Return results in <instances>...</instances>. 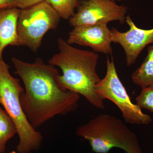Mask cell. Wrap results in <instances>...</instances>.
I'll list each match as a JSON object with an SVG mask.
<instances>
[{
  "instance_id": "obj_17",
  "label": "cell",
  "mask_w": 153,
  "mask_h": 153,
  "mask_svg": "<svg viewBox=\"0 0 153 153\" xmlns=\"http://www.w3.org/2000/svg\"><path fill=\"white\" fill-rule=\"evenodd\" d=\"M112 1H128V0H112Z\"/></svg>"
},
{
  "instance_id": "obj_15",
  "label": "cell",
  "mask_w": 153,
  "mask_h": 153,
  "mask_svg": "<svg viewBox=\"0 0 153 153\" xmlns=\"http://www.w3.org/2000/svg\"><path fill=\"white\" fill-rule=\"evenodd\" d=\"M44 1L45 0H15L16 7L21 10L27 8Z\"/></svg>"
},
{
  "instance_id": "obj_2",
  "label": "cell",
  "mask_w": 153,
  "mask_h": 153,
  "mask_svg": "<svg viewBox=\"0 0 153 153\" xmlns=\"http://www.w3.org/2000/svg\"><path fill=\"white\" fill-rule=\"evenodd\" d=\"M57 45L59 52L52 56L49 63L62 70L59 77L61 85L84 97L97 108L104 109L103 100L95 91L96 85L101 79L97 71L98 54L74 48L61 38L57 40Z\"/></svg>"
},
{
  "instance_id": "obj_12",
  "label": "cell",
  "mask_w": 153,
  "mask_h": 153,
  "mask_svg": "<svg viewBox=\"0 0 153 153\" xmlns=\"http://www.w3.org/2000/svg\"><path fill=\"white\" fill-rule=\"evenodd\" d=\"M16 134V125L5 111L0 106V153L4 152L7 143Z\"/></svg>"
},
{
  "instance_id": "obj_13",
  "label": "cell",
  "mask_w": 153,
  "mask_h": 153,
  "mask_svg": "<svg viewBox=\"0 0 153 153\" xmlns=\"http://www.w3.org/2000/svg\"><path fill=\"white\" fill-rule=\"evenodd\" d=\"M58 13L60 18L69 19L79 6V0H45Z\"/></svg>"
},
{
  "instance_id": "obj_7",
  "label": "cell",
  "mask_w": 153,
  "mask_h": 153,
  "mask_svg": "<svg viewBox=\"0 0 153 153\" xmlns=\"http://www.w3.org/2000/svg\"><path fill=\"white\" fill-rule=\"evenodd\" d=\"M128 7L112 0H82L76 12L68 20L73 27L94 25H107L109 22H126Z\"/></svg>"
},
{
  "instance_id": "obj_11",
  "label": "cell",
  "mask_w": 153,
  "mask_h": 153,
  "mask_svg": "<svg viewBox=\"0 0 153 153\" xmlns=\"http://www.w3.org/2000/svg\"><path fill=\"white\" fill-rule=\"evenodd\" d=\"M148 54L141 65L132 74L133 82L142 88L153 84V45L149 46Z\"/></svg>"
},
{
  "instance_id": "obj_10",
  "label": "cell",
  "mask_w": 153,
  "mask_h": 153,
  "mask_svg": "<svg viewBox=\"0 0 153 153\" xmlns=\"http://www.w3.org/2000/svg\"><path fill=\"white\" fill-rule=\"evenodd\" d=\"M21 9L13 7L0 9V59L8 46H18L17 25Z\"/></svg>"
},
{
  "instance_id": "obj_16",
  "label": "cell",
  "mask_w": 153,
  "mask_h": 153,
  "mask_svg": "<svg viewBox=\"0 0 153 153\" xmlns=\"http://www.w3.org/2000/svg\"><path fill=\"white\" fill-rule=\"evenodd\" d=\"M16 7L15 0H0V9Z\"/></svg>"
},
{
  "instance_id": "obj_1",
  "label": "cell",
  "mask_w": 153,
  "mask_h": 153,
  "mask_svg": "<svg viewBox=\"0 0 153 153\" xmlns=\"http://www.w3.org/2000/svg\"><path fill=\"white\" fill-rule=\"evenodd\" d=\"M12 61L25 85L20 101L33 128L37 129L57 115H65L77 109L80 95L62 86L60 74L55 66L40 58L33 63L16 57Z\"/></svg>"
},
{
  "instance_id": "obj_9",
  "label": "cell",
  "mask_w": 153,
  "mask_h": 153,
  "mask_svg": "<svg viewBox=\"0 0 153 153\" xmlns=\"http://www.w3.org/2000/svg\"><path fill=\"white\" fill-rule=\"evenodd\" d=\"M66 42L91 48L93 52L111 55V30L107 25H94L78 26L69 33Z\"/></svg>"
},
{
  "instance_id": "obj_4",
  "label": "cell",
  "mask_w": 153,
  "mask_h": 153,
  "mask_svg": "<svg viewBox=\"0 0 153 153\" xmlns=\"http://www.w3.org/2000/svg\"><path fill=\"white\" fill-rule=\"evenodd\" d=\"M10 68L3 58L0 59V104L16 127L19 139L17 152L29 153L40 148L43 137L31 125L23 111L20 97L24 89L19 79L11 75Z\"/></svg>"
},
{
  "instance_id": "obj_14",
  "label": "cell",
  "mask_w": 153,
  "mask_h": 153,
  "mask_svg": "<svg viewBox=\"0 0 153 153\" xmlns=\"http://www.w3.org/2000/svg\"><path fill=\"white\" fill-rule=\"evenodd\" d=\"M142 88L140 93L136 97L137 104L141 109L153 114V84Z\"/></svg>"
},
{
  "instance_id": "obj_5",
  "label": "cell",
  "mask_w": 153,
  "mask_h": 153,
  "mask_svg": "<svg viewBox=\"0 0 153 153\" xmlns=\"http://www.w3.org/2000/svg\"><path fill=\"white\" fill-rule=\"evenodd\" d=\"M60 17L46 1L21 10L17 25L18 46L27 47L36 52L44 35L57 27Z\"/></svg>"
},
{
  "instance_id": "obj_18",
  "label": "cell",
  "mask_w": 153,
  "mask_h": 153,
  "mask_svg": "<svg viewBox=\"0 0 153 153\" xmlns=\"http://www.w3.org/2000/svg\"><path fill=\"white\" fill-rule=\"evenodd\" d=\"M10 153H16V152L15 151H12V152H11Z\"/></svg>"
},
{
  "instance_id": "obj_3",
  "label": "cell",
  "mask_w": 153,
  "mask_h": 153,
  "mask_svg": "<svg viewBox=\"0 0 153 153\" xmlns=\"http://www.w3.org/2000/svg\"><path fill=\"white\" fill-rule=\"evenodd\" d=\"M76 133L89 142L97 153H108L114 148L126 153H143L135 134L114 116L102 114L76 128Z\"/></svg>"
},
{
  "instance_id": "obj_6",
  "label": "cell",
  "mask_w": 153,
  "mask_h": 153,
  "mask_svg": "<svg viewBox=\"0 0 153 153\" xmlns=\"http://www.w3.org/2000/svg\"><path fill=\"white\" fill-rule=\"evenodd\" d=\"M106 72L95 86L100 98L112 102L120 110L126 123L130 124L149 125L152 117L143 112L137 105L134 104L121 81L117 71L113 58L108 57Z\"/></svg>"
},
{
  "instance_id": "obj_8",
  "label": "cell",
  "mask_w": 153,
  "mask_h": 153,
  "mask_svg": "<svg viewBox=\"0 0 153 153\" xmlns=\"http://www.w3.org/2000/svg\"><path fill=\"white\" fill-rule=\"evenodd\" d=\"M126 22L129 27L128 31L121 32L113 28L111 40L123 48L127 66H130L135 63L143 49L149 44H153V28L144 30L138 27L129 15L126 16Z\"/></svg>"
}]
</instances>
